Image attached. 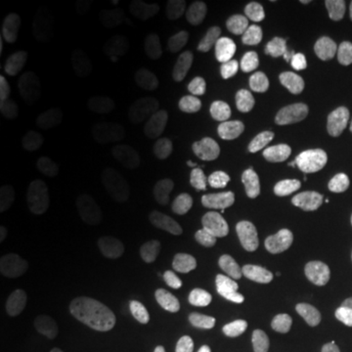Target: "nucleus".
Segmentation results:
<instances>
[{
  "instance_id": "f257e3e1",
  "label": "nucleus",
  "mask_w": 352,
  "mask_h": 352,
  "mask_svg": "<svg viewBox=\"0 0 352 352\" xmlns=\"http://www.w3.org/2000/svg\"><path fill=\"white\" fill-rule=\"evenodd\" d=\"M170 305L179 323L196 338H209L217 327L214 303L191 280L178 279L170 287Z\"/></svg>"
},
{
  "instance_id": "f03ea898",
  "label": "nucleus",
  "mask_w": 352,
  "mask_h": 352,
  "mask_svg": "<svg viewBox=\"0 0 352 352\" xmlns=\"http://www.w3.org/2000/svg\"><path fill=\"white\" fill-rule=\"evenodd\" d=\"M44 340L51 352H78L83 342V327L76 303L67 298L51 303L44 320Z\"/></svg>"
},
{
  "instance_id": "7ed1b4c3",
  "label": "nucleus",
  "mask_w": 352,
  "mask_h": 352,
  "mask_svg": "<svg viewBox=\"0 0 352 352\" xmlns=\"http://www.w3.org/2000/svg\"><path fill=\"white\" fill-rule=\"evenodd\" d=\"M54 52L59 65L67 70H80L90 56V30L76 12L60 16L54 38Z\"/></svg>"
},
{
  "instance_id": "20e7f679",
  "label": "nucleus",
  "mask_w": 352,
  "mask_h": 352,
  "mask_svg": "<svg viewBox=\"0 0 352 352\" xmlns=\"http://www.w3.org/2000/svg\"><path fill=\"white\" fill-rule=\"evenodd\" d=\"M266 184V171L256 162H236L227 166L214 183V197L220 206H235Z\"/></svg>"
},
{
  "instance_id": "39448f33",
  "label": "nucleus",
  "mask_w": 352,
  "mask_h": 352,
  "mask_svg": "<svg viewBox=\"0 0 352 352\" xmlns=\"http://www.w3.org/2000/svg\"><path fill=\"white\" fill-rule=\"evenodd\" d=\"M153 226L162 239H189L208 232L209 217L208 212L197 206L168 204L155 209Z\"/></svg>"
},
{
  "instance_id": "423d86ee",
  "label": "nucleus",
  "mask_w": 352,
  "mask_h": 352,
  "mask_svg": "<svg viewBox=\"0 0 352 352\" xmlns=\"http://www.w3.org/2000/svg\"><path fill=\"white\" fill-rule=\"evenodd\" d=\"M30 147L36 164L47 175L57 173L67 160V134L56 120H44L36 124L30 138Z\"/></svg>"
},
{
  "instance_id": "0eeeda50",
  "label": "nucleus",
  "mask_w": 352,
  "mask_h": 352,
  "mask_svg": "<svg viewBox=\"0 0 352 352\" xmlns=\"http://www.w3.org/2000/svg\"><path fill=\"white\" fill-rule=\"evenodd\" d=\"M186 256L192 266L215 283H226L233 276L235 264L230 253L212 240L191 243L186 248Z\"/></svg>"
},
{
  "instance_id": "6e6552de",
  "label": "nucleus",
  "mask_w": 352,
  "mask_h": 352,
  "mask_svg": "<svg viewBox=\"0 0 352 352\" xmlns=\"http://www.w3.org/2000/svg\"><path fill=\"white\" fill-rule=\"evenodd\" d=\"M280 202V189L276 183L263 184L258 191L243 202L240 210V222L248 232L266 228L274 219Z\"/></svg>"
},
{
  "instance_id": "1a4fd4ad",
  "label": "nucleus",
  "mask_w": 352,
  "mask_h": 352,
  "mask_svg": "<svg viewBox=\"0 0 352 352\" xmlns=\"http://www.w3.org/2000/svg\"><path fill=\"white\" fill-rule=\"evenodd\" d=\"M215 82V70L208 59L192 57L176 69L173 88L188 103H195L196 96L206 94Z\"/></svg>"
},
{
  "instance_id": "9d476101",
  "label": "nucleus",
  "mask_w": 352,
  "mask_h": 352,
  "mask_svg": "<svg viewBox=\"0 0 352 352\" xmlns=\"http://www.w3.org/2000/svg\"><path fill=\"white\" fill-rule=\"evenodd\" d=\"M34 44V30L26 21H16L10 26L3 39V64L13 72H23L30 64Z\"/></svg>"
},
{
  "instance_id": "9b49d317",
  "label": "nucleus",
  "mask_w": 352,
  "mask_h": 352,
  "mask_svg": "<svg viewBox=\"0 0 352 352\" xmlns=\"http://www.w3.org/2000/svg\"><path fill=\"white\" fill-rule=\"evenodd\" d=\"M120 109L127 126L144 129L153 120V104L144 88L134 82H126L120 90Z\"/></svg>"
},
{
  "instance_id": "f8f14e48",
  "label": "nucleus",
  "mask_w": 352,
  "mask_h": 352,
  "mask_svg": "<svg viewBox=\"0 0 352 352\" xmlns=\"http://www.w3.org/2000/svg\"><path fill=\"white\" fill-rule=\"evenodd\" d=\"M266 19V10L261 6L246 7L236 0H222L217 7V21L223 28L236 34L248 33Z\"/></svg>"
},
{
  "instance_id": "ddd939ff",
  "label": "nucleus",
  "mask_w": 352,
  "mask_h": 352,
  "mask_svg": "<svg viewBox=\"0 0 352 352\" xmlns=\"http://www.w3.org/2000/svg\"><path fill=\"white\" fill-rule=\"evenodd\" d=\"M321 100H323V91L318 85H308L302 88L300 94L297 95L290 108L287 118V129L294 138H300L310 129L311 122L320 111Z\"/></svg>"
},
{
  "instance_id": "4468645a",
  "label": "nucleus",
  "mask_w": 352,
  "mask_h": 352,
  "mask_svg": "<svg viewBox=\"0 0 352 352\" xmlns=\"http://www.w3.org/2000/svg\"><path fill=\"white\" fill-rule=\"evenodd\" d=\"M104 188L98 179H87L69 188L60 197V208L74 217L98 209L103 204Z\"/></svg>"
},
{
  "instance_id": "2eb2a0df",
  "label": "nucleus",
  "mask_w": 352,
  "mask_h": 352,
  "mask_svg": "<svg viewBox=\"0 0 352 352\" xmlns=\"http://www.w3.org/2000/svg\"><path fill=\"white\" fill-rule=\"evenodd\" d=\"M44 101H46V88L39 83L21 88L12 96L10 103H8V121L19 127H25L41 111Z\"/></svg>"
},
{
  "instance_id": "dca6fc26",
  "label": "nucleus",
  "mask_w": 352,
  "mask_h": 352,
  "mask_svg": "<svg viewBox=\"0 0 352 352\" xmlns=\"http://www.w3.org/2000/svg\"><path fill=\"white\" fill-rule=\"evenodd\" d=\"M145 178L152 186L160 189H182L192 178L191 168L179 160H153L145 168Z\"/></svg>"
},
{
  "instance_id": "f3484780",
  "label": "nucleus",
  "mask_w": 352,
  "mask_h": 352,
  "mask_svg": "<svg viewBox=\"0 0 352 352\" xmlns=\"http://www.w3.org/2000/svg\"><path fill=\"white\" fill-rule=\"evenodd\" d=\"M165 33L175 46H192L208 36V19L201 13H192L188 16H170L165 23Z\"/></svg>"
},
{
  "instance_id": "a211bd4d",
  "label": "nucleus",
  "mask_w": 352,
  "mask_h": 352,
  "mask_svg": "<svg viewBox=\"0 0 352 352\" xmlns=\"http://www.w3.org/2000/svg\"><path fill=\"white\" fill-rule=\"evenodd\" d=\"M290 305L285 298L274 297L263 302L256 311V328L264 341L277 342L283 338V324L289 316Z\"/></svg>"
},
{
  "instance_id": "6ab92c4d",
  "label": "nucleus",
  "mask_w": 352,
  "mask_h": 352,
  "mask_svg": "<svg viewBox=\"0 0 352 352\" xmlns=\"http://www.w3.org/2000/svg\"><path fill=\"white\" fill-rule=\"evenodd\" d=\"M226 138L235 147L246 152H254L264 145V132L256 121L248 118L246 114L236 113L228 118L226 126Z\"/></svg>"
},
{
  "instance_id": "aec40b11",
  "label": "nucleus",
  "mask_w": 352,
  "mask_h": 352,
  "mask_svg": "<svg viewBox=\"0 0 352 352\" xmlns=\"http://www.w3.org/2000/svg\"><path fill=\"white\" fill-rule=\"evenodd\" d=\"M346 21V12L341 3L324 2L316 8L310 20V32L321 43H329L340 36Z\"/></svg>"
},
{
  "instance_id": "412c9836",
  "label": "nucleus",
  "mask_w": 352,
  "mask_h": 352,
  "mask_svg": "<svg viewBox=\"0 0 352 352\" xmlns=\"http://www.w3.org/2000/svg\"><path fill=\"white\" fill-rule=\"evenodd\" d=\"M240 82L245 94L253 100L266 98L271 91L270 74L261 56L246 57L240 67Z\"/></svg>"
},
{
  "instance_id": "4be33fe9",
  "label": "nucleus",
  "mask_w": 352,
  "mask_h": 352,
  "mask_svg": "<svg viewBox=\"0 0 352 352\" xmlns=\"http://www.w3.org/2000/svg\"><path fill=\"white\" fill-rule=\"evenodd\" d=\"M320 250L329 263L338 267H352V230L341 228L333 235L324 236L320 241Z\"/></svg>"
},
{
  "instance_id": "5701e85b",
  "label": "nucleus",
  "mask_w": 352,
  "mask_h": 352,
  "mask_svg": "<svg viewBox=\"0 0 352 352\" xmlns=\"http://www.w3.org/2000/svg\"><path fill=\"white\" fill-rule=\"evenodd\" d=\"M74 230L63 219L51 217L38 228V246L47 253H57L72 241Z\"/></svg>"
},
{
  "instance_id": "b1692460",
  "label": "nucleus",
  "mask_w": 352,
  "mask_h": 352,
  "mask_svg": "<svg viewBox=\"0 0 352 352\" xmlns=\"http://www.w3.org/2000/svg\"><path fill=\"white\" fill-rule=\"evenodd\" d=\"M60 279H63L65 287L78 294V296L88 297L98 289V277L80 261L65 263L63 271H60Z\"/></svg>"
},
{
  "instance_id": "393cba45",
  "label": "nucleus",
  "mask_w": 352,
  "mask_h": 352,
  "mask_svg": "<svg viewBox=\"0 0 352 352\" xmlns=\"http://www.w3.org/2000/svg\"><path fill=\"white\" fill-rule=\"evenodd\" d=\"M289 250L287 236L280 230H266L259 235L254 245L256 258L264 266H276L285 258Z\"/></svg>"
},
{
  "instance_id": "a878e982",
  "label": "nucleus",
  "mask_w": 352,
  "mask_h": 352,
  "mask_svg": "<svg viewBox=\"0 0 352 352\" xmlns=\"http://www.w3.org/2000/svg\"><path fill=\"white\" fill-rule=\"evenodd\" d=\"M314 65H315L314 52L310 51L298 52V54L292 56L290 59L283 63V65L279 67L277 80H279L280 85H284L285 88H294L300 85V83L311 74Z\"/></svg>"
},
{
  "instance_id": "bb28decb",
  "label": "nucleus",
  "mask_w": 352,
  "mask_h": 352,
  "mask_svg": "<svg viewBox=\"0 0 352 352\" xmlns=\"http://www.w3.org/2000/svg\"><path fill=\"white\" fill-rule=\"evenodd\" d=\"M297 178L303 186L311 189H323L331 186L334 183V179H336V170L327 160L311 158V160H305L298 166Z\"/></svg>"
},
{
  "instance_id": "cd10ccee",
  "label": "nucleus",
  "mask_w": 352,
  "mask_h": 352,
  "mask_svg": "<svg viewBox=\"0 0 352 352\" xmlns=\"http://www.w3.org/2000/svg\"><path fill=\"white\" fill-rule=\"evenodd\" d=\"M310 2L307 0H283L277 6V28L283 33H296L307 23Z\"/></svg>"
},
{
  "instance_id": "c85d7f7f",
  "label": "nucleus",
  "mask_w": 352,
  "mask_h": 352,
  "mask_svg": "<svg viewBox=\"0 0 352 352\" xmlns=\"http://www.w3.org/2000/svg\"><path fill=\"white\" fill-rule=\"evenodd\" d=\"M25 334V316L19 308H6L0 314V352L15 349Z\"/></svg>"
},
{
  "instance_id": "c756f323",
  "label": "nucleus",
  "mask_w": 352,
  "mask_h": 352,
  "mask_svg": "<svg viewBox=\"0 0 352 352\" xmlns=\"http://www.w3.org/2000/svg\"><path fill=\"white\" fill-rule=\"evenodd\" d=\"M126 341L129 352H170L155 328L147 323H138L127 329Z\"/></svg>"
},
{
  "instance_id": "7c9ffc66",
  "label": "nucleus",
  "mask_w": 352,
  "mask_h": 352,
  "mask_svg": "<svg viewBox=\"0 0 352 352\" xmlns=\"http://www.w3.org/2000/svg\"><path fill=\"white\" fill-rule=\"evenodd\" d=\"M344 305L346 297L336 280H321L318 290H316V307L328 316H342L344 315Z\"/></svg>"
},
{
  "instance_id": "2f4dec72",
  "label": "nucleus",
  "mask_w": 352,
  "mask_h": 352,
  "mask_svg": "<svg viewBox=\"0 0 352 352\" xmlns=\"http://www.w3.org/2000/svg\"><path fill=\"white\" fill-rule=\"evenodd\" d=\"M321 344V331L311 321H303L289 334L287 352H315Z\"/></svg>"
},
{
  "instance_id": "473e14b6",
  "label": "nucleus",
  "mask_w": 352,
  "mask_h": 352,
  "mask_svg": "<svg viewBox=\"0 0 352 352\" xmlns=\"http://www.w3.org/2000/svg\"><path fill=\"white\" fill-rule=\"evenodd\" d=\"M0 186L10 197L23 199L32 191V178L28 171L20 165L0 168Z\"/></svg>"
},
{
  "instance_id": "72a5a7b5",
  "label": "nucleus",
  "mask_w": 352,
  "mask_h": 352,
  "mask_svg": "<svg viewBox=\"0 0 352 352\" xmlns=\"http://www.w3.org/2000/svg\"><path fill=\"white\" fill-rule=\"evenodd\" d=\"M342 148H344V139H342L341 132L334 127H327L324 131H321L314 142V152L321 160L327 162L340 158Z\"/></svg>"
},
{
  "instance_id": "f704fd0d",
  "label": "nucleus",
  "mask_w": 352,
  "mask_h": 352,
  "mask_svg": "<svg viewBox=\"0 0 352 352\" xmlns=\"http://www.w3.org/2000/svg\"><path fill=\"white\" fill-rule=\"evenodd\" d=\"M16 155H19V147H16L15 139L12 132L6 126L0 127V168H8L15 165Z\"/></svg>"
},
{
  "instance_id": "c9c22d12",
  "label": "nucleus",
  "mask_w": 352,
  "mask_h": 352,
  "mask_svg": "<svg viewBox=\"0 0 352 352\" xmlns=\"http://www.w3.org/2000/svg\"><path fill=\"white\" fill-rule=\"evenodd\" d=\"M352 82V46L344 52L342 59L333 69L329 83L334 87H347Z\"/></svg>"
},
{
  "instance_id": "e433bc0d",
  "label": "nucleus",
  "mask_w": 352,
  "mask_h": 352,
  "mask_svg": "<svg viewBox=\"0 0 352 352\" xmlns=\"http://www.w3.org/2000/svg\"><path fill=\"white\" fill-rule=\"evenodd\" d=\"M124 8L126 19L131 25H142L152 13L153 2H148V0H129Z\"/></svg>"
},
{
  "instance_id": "4c0bfd02",
  "label": "nucleus",
  "mask_w": 352,
  "mask_h": 352,
  "mask_svg": "<svg viewBox=\"0 0 352 352\" xmlns=\"http://www.w3.org/2000/svg\"><path fill=\"white\" fill-rule=\"evenodd\" d=\"M336 340L342 346L352 347V323L340 324L336 328Z\"/></svg>"
},
{
  "instance_id": "58836bf2",
  "label": "nucleus",
  "mask_w": 352,
  "mask_h": 352,
  "mask_svg": "<svg viewBox=\"0 0 352 352\" xmlns=\"http://www.w3.org/2000/svg\"><path fill=\"white\" fill-rule=\"evenodd\" d=\"M311 274H314L315 277H318V279H324V280H327V277H328L327 272L320 271L318 267H314V270H311Z\"/></svg>"
},
{
  "instance_id": "ea45409f",
  "label": "nucleus",
  "mask_w": 352,
  "mask_h": 352,
  "mask_svg": "<svg viewBox=\"0 0 352 352\" xmlns=\"http://www.w3.org/2000/svg\"><path fill=\"white\" fill-rule=\"evenodd\" d=\"M3 83H6V67H3V60L0 64V90L3 88Z\"/></svg>"
},
{
  "instance_id": "a19ab883",
  "label": "nucleus",
  "mask_w": 352,
  "mask_h": 352,
  "mask_svg": "<svg viewBox=\"0 0 352 352\" xmlns=\"http://www.w3.org/2000/svg\"><path fill=\"white\" fill-rule=\"evenodd\" d=\"M346 303H347V307L351 308V311H352V290L349 294H347V297H346Z\"/></svg>"
},
{
  "instance_id": "79ce46f5",
  "label": "nucleus",
  "mask_w": 352,
  "mask_h": 352,
  "mask_svg": "<svg viewBox=\"0 0 352 352\" xmlns=\"http://www.w3.org/2000/svg\"><path fill=\"white\" fill-rule=\"evenodd\" d=\"M186 6H189V7L195 8V7L197 6V2H196V0H191V2H186Z\"/></svg>"
},
{
  "instance_id": "37998d69",
  "label": "nucleus",
  "mask_w": 352,
  "mask_h": 352,
  "mask_svg": "<svg viewBox=\"0 0 352 352\" xmlns=\"http://www.w3.org/2000/svg\"><path fill=\"white\" fill-rule=\"evenodd\" d=\"M349 188H351V191H352V175H351V179H349Z\"/></svg>"
},
{
  "instance_id": "c03bdc74",
  "label": "nucleus",
  "mask_w": 352,
  "mask_h": 352,
  "mask_svg": "<svg viewBox=\"0 0 352 352\" xmlns=\"http://www.w3.org/2000/svg\"><path fill=\"white\" fill-rule=\"evenodd\" d=\"M256 352H263V351H256Z\"/></svg>"
}]
</instances>
